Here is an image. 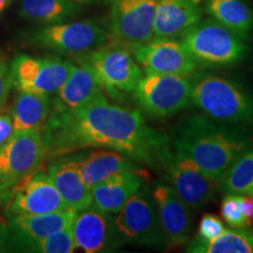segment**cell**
<instances>
[{"label": "cell", "instance_id": "cell-12", "mask_svg": "<svg viewBox=\"0 0 253 253\" xmlns=\"http://www.w3.org/2000/svg\"><path fill=\"white\" fill-rule=\"evenodd\" d=\"M164 168L167 182L191 210L207 207L216 198L218 183L205 175L191 158L172 149Z\"/></svg>", "mask_w": 253, "mask_h": 253}, {"label": "cell", "instance_id": "cell-14", "mask_svg": "<svg viewBox=\"0 0 253 253\" xmlns=\"http://www.w3.org/2000/svg\"><path fill=\"white\" fill-rule=\"evenodd\" d=\"M110 34L114 40L135 45L154 38L158 0H109Z\"/></svg>", "mask_w": 253, "mask_h": 253}, {"label": "cell", "instance_id": "cell-29", "mask_svg": "<svg viewBox=\"0 0 253 253\" xmlns=\"http://www.w3.org/2000/svg\"><path fill=\"white\" fill-rule=\"evenodd\" d=\"M223 219L233 229H252L243 208L242 195L226 194L220 205Z\"/></svg>", "mask_w": 253, "mask_h": 253}, {"label": "cell", "instance_id": "cell-23", "mask_svg": "<svg viewBox=\"0 0 253 253\" xmlns=\"http://www.w3.org/2000/svg\"><path fill=\"white\" fill-rule=\"evenodd\" d=\"M52 100L48 94L20 91L12 108L13 131H41L48 119Z\"/></svg>", "mask_w": 253, "mask_h": 253}, {"label": "cell", "instance_id": "cell-31", "mask_svg": "<svg viewBox=\"0 0 253 253\" xmlns=\"http://www.w3.org/2000/svg\"><path fill=\"white\" fill-rule=\"evenodd\" d=\"M12 86L11 72L5 59L0 56V110L5 107L7 102L9 89Z\"/></svg>", "mask_w": 253, "mask_h": 253}, {"label": "cell", "instance_id": "cell-17", "mask_svg": "<svg viewBox=\"0 0 253 253\" xmlns=\"http://www.w3.org/2000/svg\"><path fill=\"white\" fill-rule=\"evenodd\" d=\"M151 195L156 205L166 244L169 248L185 245L190 239L192 226L191 209L179 198L169 184L157 183Z\"/></svg>", "mask_w": 253, "mask_h": 253}, {"label": "cell", "instance_id": "cell-10", "mask_svg": "<svg viewBox=\"0 0 253 253\" xmlns=\"http://www.w3.org/2000/svg\"><path fill=\"white\" fill-rule=\"evenodd\" d=\"M74 63L55 55L19 54L9 66L12 84L20 91L52 94L60 89Z\"/></svg>", "mask_w": 253, "mask_h": 253}, {"label": "cell", "instance_id": "cell-7", "mask_svg": "<svg viewBox=\"0 0 253 253\" xmlns=\"http://www.w3.org/2000/svg\"><path fill=\"white\" fill-rule=\"evenodd\" d=\"M45 161L40 131L13 132L8 143L0 149V198L8 201L12 189L25 177L38 171Z\"/></svg>", "mask_w": 253, "mask_h": 253}, {"label": "cell", "instance_id": "cell-32", "mask_svg": "<svg viewBox=\"0 0 253 253\" xmlns=\"http://www.w3.org/2000/svg\"><path fill=\"white\" fill-rule=\"evenodd\" d=\"M13 132L12 116L8 114H0V149L8 143Z\"/></svg>", "mask_w": 253, "mask_h": 253}, {"label": "cell", "instance_id": "cell-18", "mask_svg": "<svg viewBox=\"0 0 253 253\" xmlns=\"http://www.w3.org/2000/svg\"><path fill=\"white\" fill-rule=\"evenodd\" d=\"M202 20L197 0H158L154 38H179Z\"/></svg>", "mask_w": 253, "mask_h": 253}, {"label": "cell", "instance_id": "cell-20", "mask_svg": "<svg viewBox=\"0 0 253 253\" xmlns=\"http://www.w3.org/2000/svg\"><path fill=\"white\" fill-rule=\"evenodd\" d=\"M144 173L138 168L110 176L90 189L91 204L104 212L116 214L126 201L144 184Z\"/></svg>", "mask_w": 253, "mask_h": 253}, {"label": "cell", "instance_id": "cell-26", "mask_svg": "<svg viewBox=\"0 0 253 253\" xmlns=\"http://www.w3.org/2000/svg\"><path fill=\"white\" fill-rule=\"evenodd\" d=\"M80 11V5L69 0H20V15L34 23H63Z\"/></svg>", "mask_w": 253, "mask_h": 253}, {"label": "cell", "instance_id": "cell-33", "mask_svg": "<svg viewBox=\"0 0 253 253\" xmlns=\"http://www.w3.org/2000/svg\"><path fill=\"white\" fill-rule=\"evenodd\" d=\"M69 1L75 2L79 5H86V4H95V2H109V0H69Z\"/></svg>", "mask_w": 253, "mask_h": 253}, {"label": "cell", "instance_id": "cell-24", "mask_svg": "<svg viewBox=\"0 0 253 253\" xmlns=\"http://www.w3.org/2000/svg\"><path fill=\"white\" fill-rule=\"evenodd\" d=\"M204 8L213 20L243 39L253 30V9L246 0H204Z\"/></svg>", "mask_w": 253, "mask_h": 253}, {"label": "cell", "instance_id": "cell-15", "mask_svg": "<svg viewBox=\"0 0 253 253\" xmlns=\"http://www.w3.org/2000/svg\"><path fill=\"white\" fill-rule=\"evenodd\" d=\"M8 202L9 216L59 212L69 209L48 173L42 171H36L21 179L12 189Z\"/></svg>", "mask_w": 253, "mask_h": 253}, {"label": "cell", "instance_id": "cell-25", "mask_svg": "<svg viewBox=\"0 0 253 253\" xmlns=\"http://www.w3.org/2000/svg\"><path fill=\"white\" fill-rule=\"evenodd\" d=\"M186 252L191 253H253V229H225L211 240L195 236L186 243Z\"/></svg>", "mask_w": 253, "mask_h": 253}, {"label": "cell", "instance_id": "cell-21", "mask_svg": "<svg viewBox=\"0 0 253 253\" xmlns=\"http://www.w3.org/2000/svg\"><path fill=\"white\" fill-rule=\"evenodd\" d=\"M75 157L82 181L89 189L115 173L138 169L137 162L126 155L104 148L93 150L88 154L75 155Z\"/></svg>", "mask_w": 253, "mask_h": 253}, {"label": "cell", "instance_id": "cell-9", "mask_svg": "<svg viewBox=\"0 0 253 253\" xmlns=\"http://www.w3.org/2000/svg\"><path fill=\"white\" fill-rule=\"evenodd\" d=\"M110 39L109 33L93 20L59 23L32 32L30 42L38 47L63 53L84 54L104 45Z\"/></svg>", "mask_w": 253, "mask_h": 253}, {"label": "cell", "instance_id": "cell-13", "mask_svg": "<svg viewBox=\"0 0 253 253\" xmlns=\"http://www.w3.org/2000/svg\"><path fill=\"white\" fill-rule=\"evenodd\" d=\"M128 47L144 72L190 77L198 71V65L188 49L175 38H153Z\"/></svg>", "mask_w": 253, "mask_h": 253}, {"label": "cell", "instance_id": "cell-22", "mask_svg": "<svg viewBox=\"0 0 253 253\" xmlns=\"http://www.w3.org/2000/svg\"><path fill=\"white\" fill-rule=\"evenodd\" d=\"M102 89L93 69L86 63L79 62V66L74 65L67 80L60 87L54 101L63 108L75 109L102 94Z\"/></svg>", "mask_w": 253, "mask_h": 253}, {"label": "cell", "instance_id": "cell-1", "mask_svg": "<svg viewBox=\"0 0 253 253\" xmlns=\"http://www.w3.org/2000/svg\"><path fill=\"white\" fill-rule=\"evenodd\" d=\"M40 132L46 160L86 148H104L157 168L166 166L172 153L171 140L149 126L138 110L109 102L103 93L75 109L63 108L53 100Z\"/></svg>", "mask_w": 253, "mask_h": 253}, {"label": "cell", "instance_id": "cell-3", "mask_svg": "<svg viewBox=\"0 0 253 253\" xmlns=\"http://www.w3.org/2000/svg\"><path fill=\"white\" fill-rule=\"evenodd\" d=\"M191 104L224 125L253 121V97L238 82L211 72L191 75Z\"/></svg>", "mask_w": 253, "mask_h": 253}, {"label": "cell", "instance_id": "cell-27", "mask_svg": "<svg viewBox=\"0 0 253 253\" xmlns=\"http://www.w3.org/2000/svg\"><path fill=\"white\" fill-rule=\"evenodd\" d=\"M221 194L253 195V147L243 151L218 184Z\"/></svg>", "mask_w": 253, "mask_h": 253}, {"label": "cell", "instance_id": "cell-8", "mask_svg": "<svg viewBox=\"0 0 253 253\" xmlns=\"http://www.w3.org/2000/svg\"><path fill=\"white\" fill-rule=\"evenodd\" d=\"M116 214L114 224L125 243L150 248H161L166 244L156 205L147 185H142Z\"/></svg>", "mask_w": 253, "mask_h": 253}, {"label": "cell", "instance_id": "cell-2", "mask_svg": "<svg viewBox=\"0 0 253 253\" xmlns=\"http://www.w3.org/2000/svg\"><path fill=\"white\" fill-rule=\"evenodd\" d=\"M172 149L191 158L219 184L243 151L252 147L248 135L201 114L185 115L173 128Z\"/></svg>", "mask_w": 253, "mask_h": 253}, {"label": "cell", "instance_id": "cell-34", "mask_svg": "<svg viewBox=\"0 0 253 253\" xmlns=\"http://www.w3.org/2000/svg\"><path fill=\"white\" fill-rule=\"evenodd\" d=\"M9 4H11V0H0V13H2Z\"/></svg>", "mask_w": 253, "mask_h": 253}, {"label": "cell", "instance_id": "cell-30", "mask_svg": "<svg viewBox=\"0 0 253 253\" xmlns=\"http://www.w3.org/2000/svg\"><path fill=\"white\" fill-rule=\"evenodd\" d=\"M225 230L221 219L213 213H205L201 218L198 226V232L196 237L203 240H211L216 238Z\"/></svg>", "mask_w": 253, "mask_h": 253}, {"label": "cell", "instance_id": "cell-28", "mask_svg": "<svg viewBox=\"0 0 253 253\" xmlns=\"http://www.w3.org/2000/svg\"><path fill=\"white\" fill-rule=\"evenodd\" d=\"M73 223V221H72ZM72 223L63 229L56 231L46 238L39 240L33 245L31 252L39 253H72L75 250L73 238Z\"/></svg>", "mask_w": 253, "mask_h": 253}, {"label": "cell", "instance_id": "cell-16", "mask_svg": "<svg viewBox=\"0 0 253 253\" xmlns=\"http://www.w3.org/2000/svg\"><path fill=\"white\" fill-rule=\"evenodd\" d=\"M72 231L75 249L86 253L112 251L125 244L110 213L93 204L75 212Z\"/></svg>", "mask_w": 253, "mask_h": 253}, {"label": "cell", "instance_id": "cell-19", "mask_svg": "<svg viewBox=\"0 0 253 253\" xmlns=\"http://www.w3.org/2000/svg\"><path fill=\"white\" fill-rule=\"evenodd\" d=\"M47 173L69 209L79 211L91 205L90 189L82 181L75 155L54 158L47 166Z\"/></svg>", "mask_w": 253, "mask_h": 253}, {"label": "cell", "instance_id": "cell-11", "mask_svg": "<svg viewBox=\"0 0 253 253\" xmlns=\"http://www.w3.org/2000/svg\"><path fill=\"white\" fill-rule=\"evenodd\" d=\"M77 211L66 209L42 214H11L0 231L1 251L31 252L33 245L71 224Z\"/></svg>", "mask_w": 253, "mask_h": 253}, {"label": "cell", "instance_id": "cell-5", "mask_svg": "<svg viewBox=\"0 0 253 253\" xmlns=\"http://www.w3.org/2000/svg\"><path fill=\"white\" fill-rule=\"evenodd\" d=\"M77 60L89 66L101 87L114 96L132 93L143 75L128 45L116 40L81 54Z\"/></svg>", "mask_w": 253, "mask_h": 253}, {"label": "cell", "instance_id": "cell-6", "mask_svg": "<svg viewBox=\"0 0 253 253\" xmlns=\"http://www.w3.org/2000/svg\"><path fill=\"white\" fill-rule=\"evenodd\" d=\"M135 101L154 119H166L191 103V78L145 72L136 84Z\"/></svg>", "mask_w": 253, "mask_h": 253}, {"label": "cell", "instance_id": "cell-4", "mask_svg": "<svg viewBox=\"0 0 253 253\" xmlns=\"http://www.w3.org/2000/svg\"><path fill=\"white\" fill-rule=\"evenodd\" d=\"M198 67L217 69L238 65L249 53L245 39L211 19L199 21L182 37Z\"/></svg>", "mask_w": 253, "mask_h": 253}]
</instances>
